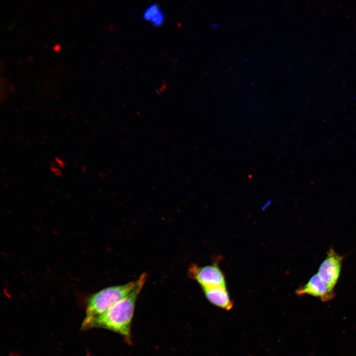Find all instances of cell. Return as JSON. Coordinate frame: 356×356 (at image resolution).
<instances>
[{
    "instance_id": "1",
    "label": "cell",
    "mask_w": 356,
    "mask_h": 356,
    "mask_svg": "<svg viewBox=\"0 0 356 356\" xmlns=\"http://www.w3.org/2000/svg\"><path fill=\"white\" fill-rule=\"evenodd\" d=\"M146 278V273L142 274L137 279L136 286L127 296L93 320L86 329L93 327L106 328L121 334L130 341L131 324L135 302Z\"/></svg>"
},
{
    "instance_id": "2",
    "label": "cell",
    "mask_w": 356,
    "mask_h": 356,
    "mask_svg": "<svg viewBox=\"0 0 356 356\" xmlns=\"http://www.w3.org/2000/svg\"><path fill=\"white\" fill-rule=\"evenodd\" d=\"M137 283V279L125 284L109 287L93 294L88 300L86 315L82 328L85 329L93 320L127 296Z\"/></svg>"
},
{
    "instance_id": "3",
    "label": "cell",
    "mask_w": 356,
    "mask_h": 356,
    "mask_svg": "<svg viewBox=\"0 0 356 356\" xmlns=\"http://www.w3.org/2000/svg\"><path fill=\"white\" fill-rule=\"evenodd\" d=\"M188 274L190 277L197 281L202 288L226 286L224 275L215 264L203 267L191 265Z\"/></svg>"
},
{
    "instance_id": "4",
    "label": "cell",
    "mask_w": 356,
    "mask_h": 356,
    "mask_svg": "<svg viewBox=\"0 0 356 356\" xmlns=\"http://www.w3.org/2000/svg\"><path fill=\"white\" fill-rule=\"evenodd\" d=\"M343 260V256L330 248L318 267L317 274L333 289L340 277Z\"/></svg>"
},
{
    "instance_id": "5",
    "label": "cell",
    "mask_w": 356,
    "mask_h": 356,
    "mask_svg": "<svg viewBox=\"0 0 356 356\" xmlns=\"http://www.w3.org/2000/svg\"><path fill=\"white\" fill-rule=\"evenodd\" d=\"M296 293L299 296L311 295L323 302L330 301L335 296L334 289L331 288L317 273L312 275L305 285L297 289Z\"/></svg>"
},
{
    "instance_id": "6",
    "label": "cell",
    "mask_w": 356,
    "mask_h": 356,
    "mask_svg": "<svg viewBox=\"0 0 356 356\" xmlns=\"http://www.w3.org/2000/svg\"><path fill=\"white\" fill-rule=\"evenodd\" d=\"M206 298L214 305L225 310L232 307L226 286H218L202 288Z\"/></svg>"
},
{
    "instance_id": "7",
    "label": "cell",
    "mask_w": 356,
    "mask_h": 356,
    "mask_svg": "<svg viewBox=\"0 0 356 356\" xmlns=\"http://www.w3.org/2000/svg\"><path fill=\"white\" fill-rule=\"evenodd\" d=\"M143 17L155 26H160L165 20L164 14L159 5L156 3L147 7L143 13Z\"/></svg>"
},
{
    "instance_id": "8",
    "label": "cell",
    "mask_w": 356,
    "mask_h": 356,
    "mask_svg": "<svg viewBox=\"0 0 356 356\" xmlns=\"http://www.w3.org/2000/svg\"><path fill=\"white\" fill-rule=\"evenodd\" d=\"M220 25L217 22H213L210 25V28L213 30H217L219 29Z\"/></svg>"
},
{
    "instance_id": "9",
    "label": "cell",
    "mask_w": 356,
    "mask_h": 356,
    "mask_svg": "<svg viewBox=\"0 0 356 356\" xmlns=\"http://www.w3.org/2000/svg\"><path fill=\"white\" fill-rule=\"evenodd\" d=\"M249 58H250L249 57H245L243 58L242 61L244 62H246L249 60Z\"/></svg>"
}]
</instances>
